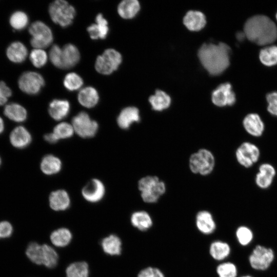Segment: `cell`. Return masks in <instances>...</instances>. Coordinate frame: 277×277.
Listing matches in <instances>:
<instances>
[{"mask_svg":"<svg viewBox=\"0 0 277 277\" xmlns=\"http://www.w3.org/2000/svg\"><path fill=\"white\" fill-rule=\"evenodd\" d=\"M230 52V48L224 43L204 44L199 50L198 56L205 69L210 74L215 75L229 66Z\"/></svg>","mask_w":277,"mask_h":277,"instance_id":"obj_1","label":"cell"},{"mask_svg":"<svg viewBox=\"0 0 277 277\" xmlns=\"http://www.w3.org/2000/svg\"><path fill=\"white\" fill-rule=\"evenodd\" d=\"M244 32L250 41L259 45H267L277 38V27L268 16L256 15L249 18L245 23Z\"/></svg>","mask_w":277,"mask_h":277,"instance_id":"obj_2","label":"cell"},{"mask_svg":"<svg viewBox=\"0 0 277 277\" xmlns=\"http://www.w3.org/2000/svg\"><path fill=\"white\" fill-rule=\"evenodd\" d=\"M275 259V252L272 248L256 244L248 256V262L253 271L264 272L272 266Z\"/></svg>","mask_w":277,"mask_h":277,"instance_id":"obj_3","label":"cell"},{"mask_svg":"<svg viewBox=\"0 0 277 277\" xmlns=\"http://www.w3.org/2000/svg\"><path fill=\"white\" fill-rule=\"evenodd\" d=\"M138 188L142 200L147 203H154L166 191L165 183L156 176H146L140 179Z\"/></svg>","mask_w":277,"mask_h":277,"instance_id":"obj_4","label":"cell"},{"mask_svg":"<svg viewBox=\"0 0 277 277\" xmlns=\"http://www.w3.org/2000/svg\"><path fill=\"white\" fill-rule=\"evenodd\" d=\"M48 11L52 21L63 28L72 23L76 13L74 7L64 0L53 2L50 4Z\"/></svg>","mask_w":277,"mask_h":277,"instance_id":"obj_5","label":"cell"},{"mask_svg":"<svg viewBox=\"0 0 277 277\" xmlns=\"http://www.w3.org/2000/svg\"><path fill=\"white\" fill-rule=\"evenodd\" d=\"M189 165L193 173L206 175L213 170L215 159L210 151L206 149H201L191 154L189 161Z\"/></svg>","mask_w":277,"mask_h":277,"instance_id":"obj_6","label":"cell"},{"mask_svg":"<svg viewBox=\"0 0 277 277\" xmlns=\"http://www.w3.org/2000/svg\"><path fill=\"white\" fill-rule=\"evenodd\" d=\"M28 31L31 36L30 44L34 49H43L50 45L53 41L51 30L42 21H37L32 23Z\"/></svg>","mask_w":277,"mask_h":277,"instance_id":"obj_7","label":"cell"},{"mask_svg":"<svg viewBox=\"0 0 277 277\" xmlns=\"http://www.w3.org/2000/svg\"><path fill=\"white\" fill-rule=\"evenodd\" d=\"M122 61L120 52L114 49H107L97 57L95 68L99 73L109 75L117 69Z\"/></svg>","mask_w":277,"mask_h":277,"instance_id":"obj_8","label":"cell"},{"mask_svg":"<svg viewBox=\"0 0 277 277\" xmlns=\"http://www.w3.org/2000/svg\"><path fill=\"white\" fill-rule=\"evenodd\" d=\"M71 124L74 132L83 138L94 136L98 129L97 122L91 119L89 115L84 111L75 115L72 119Z\"/></svg>","mask_w":277,"mask_h":277,"instance_id":"obj_9","label":"cell"},{"mask_svg":"<svg viewBox=\"0 0 277 277\" xmlns=\"http://www.w3.org/2000/svg\"><path fill=\"white\" fill-rule=\"evenodd\" d=\"M45 85L44 77L35 71H26L18 80V86L24 93L29 95L38 94Z\"/></svg>","mask_w":277,"mask_h":277,"instance_id":"obj_10","label":"cell"},{"mask_svg":"<svg viewBox=\"0 0 277 277\" xmlns=\"http://www.w3.org/2000/svg\"><path fill=\"white\" fill-rule=\"evenodd\" d=\"M261 155L260 150L254 144L245 142L236 149L235 157L238 163L243 167H251L259 160Z\"/></svg>","mask_w":277,"mask_h":277,"instance_id":"obj_11","label":"cell"},{"mask_svg":"<svg viewBox=\"0 0 277 277\" xmlns=\"http://www.w3.org/2000/svg\"><path fill=\"white\" fill-rule=\"evenodd\" d=\"M81 192L86 201L91 203H95L104 198L106 188L102 181L97 179H93L84 186Z\"/></svg>","mask_w":277,"mask_h":277,"instance_id":"obj_12","label":"cell"},{"mask_svg":"<svg viewBox=\"0 0 277 277\" xmlns=\"http://www.w3.org/2000/svg\"><path fill=\"white\" fill-rule=\"evenodd\" d=\"M213 103L219 107L231 106L236 101L235 93L232 90V86L229 83L219 85L212 93Z\"/></svg>","mask_w":277,"mask_h":277,"instance_id":"obj_13","label":"cell"},{"mask_svg":"<svg viewBox=\"0 0 277 277\" xmlns=\"http://www.w3.org/2000/svg\"><path fill=\"white\" fill-rule=\"evenodd\" d=\"M275 175L276 170L272 164L263 163L259 167L258 172L255 175V184L260 189H268L272 184Z\"/></svg>","mask_w":277,"mask_h":277,"instance_id":"obj_14","label":"cell"},{"mask_svg":"<svg viewBox=\"0 0 277 277\" xmlns=\"http://www.w3.org/2000/svg\"><path fill=\"white\" fill-rule=\"evenodd\" d=\"M9 138L11 145L18 149L27 147L32 140L29 131L23 125L14 128L9 134Z\"/></svg>","mask_w":277,"mask_h":277,"instance_id":"obj_15","label":"cell"},{"mask_svg":"<svg viewBox=\"0 0 277 277\" xmlns=\"http://www.w3.org/2000/svg\"><path fill=\"white\" fill-rule=\"evenodd\" d=\"M242 124L245 131L253 137H260L264 132V123L257 113H251L246 115L243 120Z\"/></svg>","mask_w":277,"mask_h":277,"instance_id":"obj_16","label":"cell"},{"mask_svg":"<svg viewBox=\"0 0 277 277\" xmlns=\"http://www.w3.org/2000/svg\"><path fill=\"white\" fill-rule=\"evenodd\" d=\"M50 208L56 211H64L69 208L71 200L68 193L64 189L52 191L49 196Z\"/></svg>","mask_w":277,"mask_h":277,"instance_id":"obj_17","label":"cell"},{"mask_svg":"<svg viewBox=\"0 0 277 277\" xmlns=\"http://www.w3.org/2000/svg\"><path fill=\"white\" fill-rule=\"evenodd\" d=\"M195 225L200 232L206 235L213 233L216 228V223L212 214L206 210L200 211L197 213Z\"/></svg>","mask_w":277,"mask_h":277,"instance_id":"obj_18","label":"cell"},{"mask_svg":"<svg viewBox=\"0 0 277 277\" xmlns=\"http://www.w3.org/2000/svg\"><path fill=\"white\" fill-rule=\"evenodd\" d=\"M6 54L11 62L20 64L26 60L28 52L27 47L22 42L14 41L7 47Z\"/></svg>","mask_w":277,"mask_h":277,"instance_id":"obj_19","label":"cell"},{"mask_svg":"<svg viewBox=\"0 0 277 277\" xmlns=\"http://www.w3.org/2000/svg\"><path fill=\"white\" fill-rule=\"evenodd\" d=\"M3 113L9 120L16 123H22L27 118V111L22 105L14 102L7 103L4 107Z\"/></svg>","mask_w":277,"mask_h":277,"instance_id":"obj_20","label":"cell"},{"mask_svg":"<svg viewBox=\"0 0 277 277\" xmlns=\"http://www.w3.org/2000/svg\"><path fill=\"white\" fill-rule=\"evenodd\" d=\"M140 120L138 109L135 107H127L121 110L116 121L120 128L126 130L134 123L138 122Z\"/></svg>","mask_w":277,"mask_h":277,"instance_id":"obj_21","label":"cell"},{"mask_svg":"<svg viewBox=\"0 0 277 277\" xmlns=\"http://www.w3.org/2000/svg\"><path fill=\"white\" fill-rule=\"evenodd\" d=\"M209 251L212 259L219 262H223L230 256L232 247L227 242L219 240L211 243Z\"/></svg>","mask_w":277,"mask_h":277,"instance_id":"obj_22","label":"cell"},{"mask_svg":"<svg viewBox=\"0 0 277 277\" xmlns=\"http://www.w3.org/2000/svg\"><path fill=\"white\" fill-rule=\"evenodd\" d=\"M70 110V103L67 100L55 99L49 105L48 113L54 120L61 121L68 116Z\"/></svg>","mask_w":277,"mask_h":277,"instance_id":"obj_23","label":"cell"},{"mask_svg":"<svg viewBox=\"0 0 277 277\" xmlns=\"http://www.w3.org/2000/svg\"><path fill=\"white\" fill-rule=\"evenodd\" d=\"M107 21L101 13L95 17V23L90 25L87 29L90 37L92 39H105L109 32Z\"/></svg>","mask_w":277,"mask_h":277,"instance_id":"obj_24","label":"cell"},{"mask_svg":"<svg viewBox=\"0 0 277 277\" xmlns=\"http://www.w3.org/2000/svg\"><path fill=\"white\" fill-rule=\"evenodd\" d=\"M80 60V53L77 47L67 44L62 48L63 69H69L76 65Z\"/></svg>","mask_w":277,"mask_h":277,"instance_id":"obj_25","label":"cell"},{"mask_svg":"<svg viewBox=\"0 0 277 277\" xmlns=\"http://www.w3.org/2000/svg\"><path fill=\"white\" fill-rule=\"evenodd\" d=\"M39 167L41 171L44 174L52 175L61 171L62 168V162L57 156L49 154L42 158Z\"/></svg>","mask_w":277,"mask_h":277,"instance_id":"obj_26","label":"cell"},{"mask_svg":"<svg viewBox=\"0 0 277 277\" xmlns=\"http://www.w3.org/2000/svg\"><path fill=\"white\" fill-rule=\"evenodd\" d=\"M236 243L242 247L251 246L254 240V233L253 230L246 225L238 226L234 233Z\"/></svg>","mask_w":277,"mask_h":277,"instance_id":"obj_27","label":"cell"},{"mask_svg":"<svg viewBox=\"0 0 277 277\" xmlns=\"http://www.w3.org/2000/svg\"><path fill=\"white\" fill-rule=\"evenodd\" d=\"M185 26L191 31H199L206 25V20L204 14L199 11H188L183 18Z\"/></svg>","mask_w":277,"mask_h":277,"instance_id":"obj_28","label":"cell"},{"mask_svg":"<svg viewBox=\"0 0 277 277\" xmlns=\"http://www.w3.org/2000/svg\"><path fill=\"white\" fill-rule=\"evenodd\" d=\"M79 103L87 108L95 107L99 101V95L97 90L92 87H86L82 89L77 95Z\"/></svg>","mask_w":277,"mask_h":277,"instance_id":"obj_29","label":"cell"},{"mask_svg":"<svg viewBox=\"0 0 277 277\" xmlns=\"http://www.w3.org/2000/svg\"><path fill=\"white\" fill-rule=\"evenodd\" d=\"M101 246L104 252L110 255H118L121 253L122 243L120 238L115 234H110L102 239Z\"/></svg>","mask_w":277,"mask_h":277,"instance_id":"obj_30","label":"cell"},{"mask_svg":"<svg viewBox=\"0 0 277 277\" xmlns=\"http://www.w3.org/2000/svg\"><path fill=\"white\" fill-rule=\"evenodd\" d=\"M130 222L133 227L142 231L148 230L153 225L150 214L143 210L134 212L131 215Z\"/></svg>","mask_w":277,"mask_h":277,"instance_id":"obj_31","label":"cell"},{"mask_svg":"<svg viewBox=\"0 0 277 277\" xmlns=\"http://www.w3.org/2000/svg\"><path fill=\"white\" fill-rule=\"evenodd\" d=\"M140 9V5L136 0H124L117 7V12L120 16L125 19L134 17Z\"/></svg>","mask_w":277,"mask_h":277,"instance_id":"obj_32","label":"cell"},{"mask_svg":"<svg viewBox=\"0 0 277 277\" xmlns=\"http://www.w3.org/2000/svg\"><path fill=\"white\" fill-rule=\"evenodd\" d=\"M72 235L66 228H60L54 230L50 234V239L55 246L64 247L71 241Z\"/></svg>","mask_w":277,"mask_h":277,"instance_id":"obj_33","label":"cell"},{"mask_svg":"<svg viewBox=\"0 0 277 277\" xmlns=\"http://www.w3.org/2000/svg\"><path fill=\"white\" fill-rule=\"evenodd\" d=\"M149 101L153 110L162 111L169 107L171 98L165 92L157 90L155 94L150 96Z\"/></svg>","mask_w":277,"mask_h":277,"instance_id":"obj_34","label":"cell"},{"mask_svg":"<svg viewBox=\"0 0 277 277\" xmlns=\"http://www.w3.org/2000/svg\"><path fill=\"white\" fill-rule=\"evenodd\" d=\"M218 277H238L240 275L237 265L232 261H223L216 268Z\"/></svg>","mask_w":277,"mask_h":277,"instance_id":"obj_35","label":"cell"},{"mask_svg":"<svg viewBox=\"0 0 277 277\" xmlns=\"http://www.w3.org/2000/svg\"><path fill=\"white\" fill-rule=\"evenodd\" d=\"M89 266L84 261L70 264L66 269V277H88Z\"/></svg>","mask_w":277,"mask_h":277,"instance_id":"obj_36","label":"cell"},{"mask_svg":"<svg viewBox=\"0 0 277 277\" xmlns=\"http://www.w3.org/2000/svg\"><path fill=\"white\" fill-rule=\"evenodd\" d=\"M261 63L267 66L277 64V46H268L262 49L259 53Z\"/></svg>","mask_w":277,"mask_h":277,"instance_id":"obj_37","label":"cell"},{"mask_svg":"<svg viewBox=\"0 0 277 277\" xmlns=\"http://www.w3.org/2000/svg\"><path fill=\"white\" fill-rule=\"evenodd\" d=\"M10 26L15 30L21 31L25 29L29 23L28 15L23 11L13 12L9 19Z\"/></svg>","mask_w":277,"mask_h":277,"instance_id":"obj_38","label":"cell"},{"mask_svg":"<svg viewBox=\"0 0 277 277\" xmlns=\"http://www.w3.org/2000/svg\"><path fill=\"white\" fill-rule=\"evenodd\" d=\"M26 254L32 263L37 265H43V245L36 242L30 243L27 247Z\"/></svg>","mask_w":277,"mask_h":277,"instance_id":"obj_39","label":"cell"},{"mask_svg":"<svg viewBox=\"0 0 277 277\" xmlns=\"http://www.w3.org/2000/svg\"><path fill=\"white\" fill-rule=\"evenodd\" d=\"M43 265L49 268H54L58 261L57 253L53 247L47 244L43 245Z\"/></svg>","mask_w":277,"mask_h":277,"instance_id":"obj_40","label":"cell"},{"mask_svg":"<svg viewBox=\"0 0 277 277\" xmlns=\"http://www.w3.org/2000/svg\"><path fill=\"white\" fill-rule=\"evenodd\" d=\"M59 140H65L71 137L74 132L71 124L63 122L55 126L52 131Z\"/></svg>","mask_w":277,"mask_h":277,"instance_id":"obj_41","label":"cell"},{"mask_svg":"<svg viewBox=\"0 0 277 277\" xmlns=\"http://www.w3.org/2000/svg\"><path fill=\"white\" fill-rule=\"evenodd\" d=\"M63 84L67 90L72 91H75L82 87L83 85V80L78 74L70 72L65 76Z\"/></svg>","mask_w":277,"mask_h":277,"instance_id":"obj_42","label":"cell"},{"mask_svg":"<svg viewBox=\"0 0 277 277\" xmlns=\"http://www.w3.org/2000/svg\"><path fill=\"white\" fill-rule=\"evenodd\" d=\"M29 57L32 64L38 68L44 66L48 59L46 52L42 49H33L30 53Z\"/></svg>","mask_w":277,"mask_h":277,"instance_id":"obj_43","label":"cell"},{"mask_svg":"<svg viewBox=\"0 0 277 277\" xmlns=\"http://www.w3.org/2000/svg\"><path fill=\"white\" fill-rule=\"evenodd\" d=\"M49 55L51 62L54 66L63 69L62 48L57 45H53L50 50Z\"/></svg>","mask_w":277,"mask_h":277,"instance_id":"obj_44","label":"cell"},{"mask_svg":"<svg viewBox=\"0 0 277 277\" xmlns=\"http://www.w3.org/2000/svg\"><path fill=\"white\" fill-rule=\"evenodd\" d=\"M12 91L7 84L3 81H0V107L5 106L9 98L11 96Z\"/></svg>","mask_w":277,"mask_h":277,"instance_id":"obj_45","label":"cell"},{"mask_svg":"<svg viewBox=\"0 0 277 277\" xmlns=\"http://www.w3.org/2000/svg\"><path fill=\"white\" fill-rule=\"evenodd\" d=\"M266 100L268 103L267 111L271 115L277 117V91L267 94Z\"/></svg>","mask_w":277,"mask_h":277,"instance_id":"obj_46","label":"cell"},{"mask_svg":"<svg viewBox=\"0 0 277 277\" xmlns=\"http://www.w3.org/2000/svg\"><path fill=\"white\" fill-rule=\"evenodd\" d=\"M137 277H165V275L158 268L147 267L138 272Z\"/></svg>","mask_w":277,"mask_h":277,"instance_id":"obj_47","label":"cell"},{"mask_svg":"<svg viewBox=\"0 0 277 277\" xmlns=\"http://www.w3.org/2000/svg\"><path fill=\"white\" fill-rule=\"evenodd\" d=\"M13 227L8 221L0 222V239L9 238L13 233Z\"/></svg>","mask_w":277,"mask_h":277,"instance_id":"obj_48","label":"cell"},{"mask_svg":"<svg viewBox=\"0 0 277 277\" xmlns=\"http://www.w3.org/2000/svg\"><path fill=\"white\" fill-rule=\"evenodd\" d=\"M44 139L49 144H55L60 140L53 132L45 134Z\"/></svg>","mask_w":277,"mask_h":277,"instance_id":"obj_49","label":"cell"},{"mask_svg":"<svg viewBox=\"0 0 277 277\" xmlns=\"http://www.w3.org/2000/svg\"><path fill=\"white\" fill-rule=\"evenodd\" d=\"M5 128V122L3 118L0 116V134L4 131Z\"/></svg>","mask_w":277,"mask_h":277,"instance_id":"obj_50","label":"cell"},{"mask_svg":"<svg viewBox=\"0 0 277 277\" xmlns=\"http://www.w3.org/2000/svg\"><path fill=\"white\" fill-rule=\"evenodd\" d=\"M236 37L239 41H242L246 37L244 31L238 32L236 34Z\"/></svg>","mask_w":277,"mask_h":277,"instance_id":"obj_51","label":"cell"},{"mask_svg":"<svg viewBox=\"0 0 277 277\" xmlns=\"http://www.w3.org/2000/svg\"><path fill=\"white\" fill-rule=\"evenodd\" d=\"M238 277H255L253 274H244L240 275Z\"/></svg>","mask_w":277,"mask_h":277,"instance_id":"obj_52","label":"cell"},{"mask_svg":"<svg viewBox=\"0 0 277 277\" xmlns=\"http://www.w3.org/2000/svg\"><path fill=\"white\" fill-rule=\"evenodd\" d=\"M1 164H2V158L0 156V166H1Z\"/></svg>","mask_w":277,"mask_h":277,"instance_id":"obj_53","label":"cell"},{"mask_svg":"<svg viewBox=\"0 0 277 277\" xmlns=\"http://www.w3.org/2000/svg\"><path fill=\"white\" fill-rule=\"evenodd\" d=\"M276 20H277V12H276Z\"/></svg>","mask_w":277,"mask_h":277,"instance_id":"obj_54","label":"cell"}]
</instances>
